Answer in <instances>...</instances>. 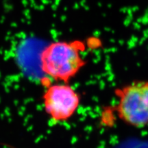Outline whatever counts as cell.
Here are the masks:
<instances>
[{
  "label": "cell",
  "instance_id": "6da1fadb",
  "mask_svg": "<svg viewBox=\"0 0 148 148\" xmlns=\"http://www.w3.org/2000/svg\"><path fill=\"white\" fill-rule=\"evenodd\" d=\"M85 49L80 40L50 42L40 52V70L49 79L69 84L87 64L82 55Z\"/></svg>",
  "mask_w": 148,
  "mask_h": 148
},
{
  "label": "cell",
  "instance_id": "7a4b0ae2",
  "mask_svg": "<svg viewBox=\"0 0 148 148\" xmlns=\"http://www.w3.org/2000/svg\"><path fill=\"white\" fill-rule=\"evenodd\" d=\"M116 113L122 122L135 128L148 126V80H135L116 88Z\"/></svg>",
  "mask_w": 148,
  "mask_h": 148
},
{
  "label": "cell",
  "instance_id": "3957f363",
  "mask_svg": "<svg viewBox=\"0 0 148 148\" xmlns=\"http://www.w3.org/2000/svg\"><path fill=\"white\" fill-rule=\"evenodd\" d=\"M45 112L54 123L71 119L78 109L81 101L79 93L69 84L56 83L45 86L42 95Z\"/></svg>",
  "mask_w": 148,
  "mask_h": 148
}]
</instances>
